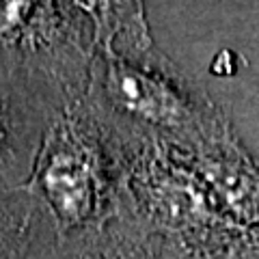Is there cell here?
<instances>
[{"mask_svg":"<svg viewBox=\"0 0 259 259\" xmlns=\"http://www.w3.org/2000/svg\"><path fill=\"white\" fill-rule=\"evenodd\" d=\"M28 259H168V250L160 233L130 214L100 229L56 238L44 212Z\"/></svg>","mask_w":259,"mask_h":259,"instance_id":"5","label":"cell"},{"mask_svg":"<svg viewBox=\"0 0 259 259\" xmlns=\"http://www.w3.org/2000/svg\"><path fill=\"white\" fill-rule=\"evenodd\" d=\"M41 221L44 209L24 188L0 192V259H28Z\"/></svg>","mask_w":259,"mask_h":259,"instance_id":"7","label":"cell"},{"mask_svg":"<svg viewBox=\"0 0 259 259\" xmlns=\"http://www.w3.org/2000/svg\"><path fill=\"white\" fill-rule=\"evenodd\" d=\"M61 108L0 63V192L26 186L44 132Z\"/></svg>","mask_w":259,"mask_h":259,"instance_id":"4","label":"cell"},{"mask_svg":"<svg viewBox=\"0 0 259 259\" xmlns=\"http://www.w3.org/2000/svg\"><path fill=\"white\" fill-rule=\"evenodd\" d=\"M134 149L82 97L50 119L26 190L56 238L91 231L127 212V166Z\"/></svg>","mask_w":259,"mask_h":259,"instance_id":"1","label":"cell"},{"mask_svg":"<svg viewBox=\"0 0 259 259\" xmlns=\"http://www.w3.org/2000/svg\"><path fill=\"white\" fill-rule=\"evenodd\" d=\"M209 186L225 197L229 203L244 216L259 221V173L242 160L223 162V158L199 160Z\"/></svg>","mask_w":259,"mask_h":259,"instance_id":"8","label":"cell"},{"mask_svg":"<svg viewBox=\"0 0 259 259\" xmlns=\"http://www.w3.org/2000/svg\"><path fill=\"white\" fill-rule=\"evenodd\" d=\"M84 100L134 149L147 143L201 147L209 141V104L158 50L123 54L95 48Z\"/></svg>","mask_w":259,"mask_h":259,"instance_id":"2","label":"cell"},{"mask_svg":"<svg viewBox=\"0 0 259 259\" xmlns=\"http://www.w3.org/2000/svg\"><path fill=\"white\" fill-rule=\"evenodd\" d=\"M95 30L74 0H0V63L56 104L84 95Z\"/></svg>","mask_w":259,"mask_h":259,"instance_id":"3","label":"cell"},{"mask_svg":"<svg viewBox=\"0 0 259 259\" xmlns=\"http://www.w3.org/2000/svg\"><path fill=\"white\" fill-rule=\"evenodd\" d=\"M95 30V48L145 54L156 50L145 20L143 0H74Z\"/></svg>","mask_w":259,"mask_h":259,"instance_id":"6","label":"cell"}]
</instances>
